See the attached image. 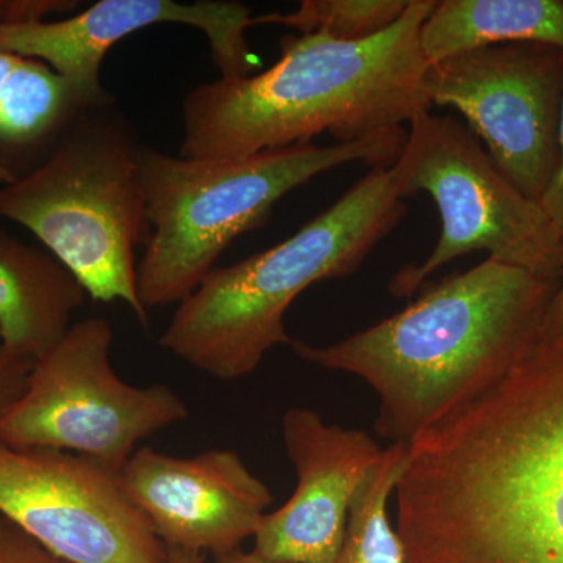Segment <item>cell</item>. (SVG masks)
I'll list each match as a JSON object with an SVG mask.
<instances>
[{"mask_svg":"<svg viewBox=\"0 0 563 563\" xmlns=\"http://www.w3.org/2000/svg\"><path fill=\"white\" fill-rule=\"evenodd\" d=\"M120 477L166 548L213 558L254 539L274 501L268 485L231 450L174 457L143 446Z\"/></svg>","mask_w":563,"mask_h":563,"instance_id":"obj_12","label":"cell"},{"mask_svg":"<svg viewBox=\"0 0 563 563\" xmlns=\"http://www.w3.org/2000/svg\"><path fill=\"white\" fill-rule=\"evenodd\" d=\"M537 343L563 344V277L544 313Z\"/></svg>","mask_w":563,"mask_h":563,"instance_id":"obj_23","label":"cell"},{"mask_svg":"<svg viewBox=\"0 0 563 563\" xmlns=\"http://www.w3.org/2000/svg\"><path fill=\"white\" fill-rule=\"evenodd\" d=\"M409 3L410 0H303L291 13L254 18V25L280 24L333 40L363 41L390 29Z\"/></svg>","mask_w":563,"mask_h":563,"instance_id":"obj_18","label":"cell"},{"mask_svg":"<svg viewBox=\"0 0 563 563\" xmlns=\"http://www.w3.org/2000/svg\"><path fill=\"white\" fill-rule=\"evenodd\" d=\"M106 318L70 325L33 363L20 401L0 420V443L85 455L120 473L139 444L187 420L184 399L165 384L135 387L110 363Z\"/></svg>","mask_w":563,"mask_h":563,"instance_id":"obj_8","label":"cell"},{"mask_svg":"<svg viewBox=\"0 0 563 563\" xmlns=\"http://www.w3.org/2000/svg\"><path fill=\"white\" fill-rule=\"evenodd\" d=\"M157 24L198 29L209 41L222 79L251 76L255 57L246 40L251 9L235 0H99L63 20L0 25V51L46 63L92 101L111 98L102 87L107 52L133 33Z\"/></svg>","mask_w":563,"mask_h":563,"instance_id":"obj_11","label":"cell"},{"mask_svg":"<svg viewBox=\"0 0 563 563\" xmlns=\"http://www.w3.org/2000/svg\"><path fill=\"white\" fill-rule=\"evenodd\" d=\"M395 498L407 563H563V344L421 433Z\"/></svg>","mask_w":563,"mask_h":563,"instance_id":"obj_1","label":"cell"},{"mask_svg":"<svg viewBox=\"0 0 563 563\" xmlns=\"http://www.w3.org/2000/svg\"><path fill=\"white\" fill-rule=\"evenodd\" d=\"M85 295L49 251L0 229V346L38 361L69 331Z\"/></svg>","mask_w":563,"mask_h":563,"instance_id":"obj_14","label":"cell"},{"mask_svg":"<svg viewBox=\"0 0 563 563\" xmlns=\"http://www.w3.org/2000/svg\"><path fill=\"white\" fill-rule=\"evenodd\" d=\"M18 60H20V55L10 54V52L0 51V87H2L3 81L7 80V77L10 76L11 70H13L14 65H16Z\"/></svg>","mask_w":563,"mask_h":563,"instance_id":"obj_26","label":"cell"},{"mask_svg":"<svg viewBox=\"0 0 563 563\" xmlns=\"http://www.w3.org/2000/svg\"><path fill=\"white\" fill-rule=\"evenodd\" d=\"M168 563H206V554L168 548Z\"/></svg>","mask_w":563,"mask_h":563,"instance_id":"obj_25","label":"cell"},{"mask_svg":"<svg viewBox=\"0 0 563 563\" xmlns=\"http://www.w3.org/2000/svg\"><path fill=\"white\" fill-rule=\"evenodd\" d=\"M32 358L22 357L0 346V420L9 413L27 387L33 368Z\"/></svg>","mask_w":563,"mask_h":563,"instance_id":"obj_20","label":"cell"},{"mask_svg":"<svg viewBox=\"0 0 563 563\" xmlns=\"http://www.w3.org/2000/svg\"><path fill=\"white\" fill-rule=\"evenodd\" d=\"M561 282L487 258L342 342L291 346L302 361L365 380L379 396L377 433L410 446L512 372Z\"/></svg>","mask_w":563,"mask_h":563,"instance_id":"obj_2","label":"cell"},{"mask_svg":"<svg viewBox=\"0 0 563 563\" xmlns=\"http://www.w3.org/2000/svg\"><path fill=\"white\" fill-rule=\"evenodd\" d=\"M406 214L390 168H373L295 235L214 268L179 303L161 346L214 379H242L291 344L284 318L321 280L350 276Z\"/></svg>","mask_w":563,"mask_h":563,"instance_id":"obj_4","label":"cell"},{"mask_svg":"<svg viewBox=\"0 0 563 563\" xmlns=\"http://www.w3.org/2000/svg\"><path fill=\"white\" fill-rule=\"evenodd\" d=\"M0 563H68L0 515Z\"/></svg>","mask_w":563,"mask_h":563,"instance_id":"obj_19","label":"cell"},{"mask_svg":"<svg viewBox=\"0 0 563 563\" xmlns=\"http://www.w3.org/2000/svg\"><path fill=\"white\" fill-rule=\"evenodd\" d=\"M282 437L298 483L284 506L265 515L252 551L276 562L333 563L352 499L384 450L368 433L328 424L299 407L282 418Z\"/></svg>","mask_w":563,"mask_h":563,"instance_id":"obj_13","label":"cell"},{"mask_svg":"<svg viewBox=\"0 0 563 563\" xmlns=\"http://www.w3.org/2000/svg\"><path fill=\"white\" fill-rule=\"evenodd\" d=\"M507 43L563 49V0H443L435 2L420 32L429 65Z\"/></svg>","mask_w":563,"mask_h":563,"instance_id":"obj_16","label":"cell"},{"mask_svg":"<svg viewBox=\"0 0 563 563\" xmlns=\"http://www.w3.org/2000/svg\"><path fill=\"white\" fill-rule=\"evenodd\" d=\"M401 154L390 166L402 199L426 192L442 233L431 255L391 277L396 298L413 295L446 263L474 251L488 258L562 280L563 243L539 202L498 168L468 125L453 117L420 114L410 122Z\"/></svg>","mask_w":563,"mask_h":563,"instance_id":"obj_7","label":"cell"},{"mask_svg":"<svg viewBox=\"0 0 563 563\" xmlns=\"http://www.w3.org/2000/svg\"><path fill=\"white\" fill-rule=\"evenodd\" d=\"M432 106L451 107L514 185L540 202L559 163L563 49L543 43L479 47L426 70Z\"/></svg>","mask_w":563,"mask_h":563,"instance_id":"obj_9","label":"cell"},{"mask_svg":"<svg viewBox=\"0 0 563 563\" xmlns=\"http://www.w3.org/2000/svg\"><path fill=\"white\" fill-rule=\"evenodd\" d=\"M213 563H284L269 561V559L262 558L255 551H244L242 548L231 551V553L217 555L213 558Z\"/></svg>","mask_w":563,"mask_h":563,"instance_id":"obj_24","label":"cell"},{"mask_svg":"<svg viewBox=\"0 0 563 563\" xmlns=\"http://www.w3.org/2000/svg\"><path fill=\"white\" fill-rule=\"evenodd\" d=\"M540 207H542L548 220L553 224L559 240L563 243V107L561 117V129H559V163L558 169L553 180L548 185L547 191L543 192L540 199Z\"/></svg>","mask_w":563,"mask_h":563,"instance_id":"obj_22","label":"cell"},{"mask_svg":"<svg viewBox=\"0 0 563 563\" xmlns=\"http://www.w3.org/2000/svg\"><path fill=\"white\" fill-rule=\"evenodd\" d=\"M407 459L409 444H391L366 474L352 499L346 537L333 563H407L406 548L388 515Z\"/></svg>","mask_w":563,"mask_h":563,"instance_id":"obj_17","label":"cell"},{"mask_svg":"<svg viewBox=\"0 0 563 563\" xmlns=\"http://www.w3.org/2000/svg\"><path fill=\"white\" fill-rule=\"evenodd\" d=\"M433 5L410 0L390 29L368 40L284 36L272 68L199 85L181 102L179 155L244 157L321 133L351 143L410 124L432 107L420 32Z\"/></svg>","mask_w":563,"mask_h":563,"instance_id":"obj_3","label":"cell"},{"mask_svg":"<svg viewBox=\"0 0 563 563\" xmlns=\"http://www.w3.org/2000/svg\"><path fill=\"white\" fill-rule=\"evenodd\" d=\"M0 515L68 563H168L120 473L85 455L0 443Z\"/></svg>","mask_w":563,"mask_h":563,"instance_id":"obj_10","label":"cell"},{"mask_svg":"<svg viewBox=\"0 0 563 563\" xmlns=\"http://www.w3.org/2000/svg\"><path fill=\"white\" fill-rule=\"evenodd\" d=\"M404 129L351 143H313L244 157L185 158L143 146L140 179L151 228L136 266L144 309L184 302L198 290L229 244L261 225L285 195L347 163L390 168Z\"/></svg>","mask_w":563,"mask_h":563,"instance_id":"obj_5","label":"cell"},{"mask_svg":"<svg viewBox=\"0 0 563 563\" xmlns=\"http://www.w3.org/2000/svg\"><path fill=\"white\" fill-rule=\"evenodd\" d=\"M143 144L114 98L77 118L49 161L0 187V218L31 231L92 301L124 302L141 324L135 247L146 242Z\"/></svg>","mask_w":563,"mask_h":563,"instance_id":"obj_6","label":"cell"},{"mask_svg":"<svg viewBox=\"0 0 563 563\" xmlns=\"http://www.w3.org/2000/svg\"><path fill=\"white\" fill-rule=\"evenodd\" d=\"M77 7V0H0V25L49 20Z\"/></svg>","mask_w":563,"mask_h":563,"instance_id":"obj_21","label":"cell"},{"mask_svg":"<svg viewBox=\"0 0 563 563\" xmlns=\"http://www.w3.org/2000/svg\"><path fill=\"white\" fill-rule=\"evenodd\" d=\"M106 101L87 98L46 63L20 57L0 87V187L36 172L84 110Z\"/></svg>","mask_w":563,"mask_h":563,"instance_id":"obj_15","label":"cell"}]
</instances>
